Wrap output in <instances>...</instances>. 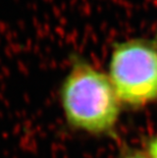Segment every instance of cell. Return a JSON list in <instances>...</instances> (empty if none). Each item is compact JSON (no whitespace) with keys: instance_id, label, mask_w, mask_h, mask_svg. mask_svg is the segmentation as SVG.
Masks as SVG:
<instances>
[{"instance_id":"6da1fadb","label":"cell","mask_w":157,"mask_h":158,"mask_svg":"<svg viewBox=\"0 0 157 158\" xmlns=\"http://www.w3.org/2000/svg\"><path fill=\"white\" fill-rule=\"evenodd\" d=\"M60 98L66 120L76 130L107 134L118 123L119 99L108 75L83 59L73 60Z\"/></svg>"},{"instance_id":"7a4b0ae2","label":"cell","mask_w":157,"mask_h":158,"mask_svg":"<svg viewBox=\"0 0 157 158\" xmlns=\"http://www.w3.org/2000/svg\"><path fill=\"white\" fill-rule=\"evenodd\" d=\"M108 78L119 101L144 106L157 100V41L130 39L116 43Z\"/></svg>"},{"instance_id":"3957f363","label":"cell","mask_w":157,"mask_h":158,"mask_svg":"<svg viewBox=\"0 0 157 158\" xmlns=\"http://www.w3.org/2000/svg\"><path fill=\"white\" fill-rule=\"evenodd\" d=\"M149 158H157V137L153 138L148 144Z\"/></svg>"},{"instance_id":"277c9868","label":"cell","mask_w":157,"mask_h":158,"mask_svg":"<svg viewBox=\"0 0 157 158\" xmlns=\"http://www.w3.org/2000/svg\"><path fill=\"white\" fill-rule=\"evenodd\" d=\"M123 158H149L143 154H140V153H131V154H128L126 155Z\"/></svg>"}]
</instances>
